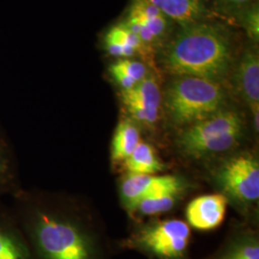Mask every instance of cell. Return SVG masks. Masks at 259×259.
Listing matches in <instances>:
<instances>
[{
	"label": "cell",
	"instance_id": "4fadbf2b",
	"mask_svg": "<svg viewBox=\"0 0 259 259\" xmlns=\"http://www.w3.org/2000/svg\"><path fill=\"white\" fill-rule=\"evenodd\" d=\"M172 22L185 26L203 21L207 10L203 0H147Z\"/></svg>",
	"mask_w": 259,
	"mask_h": 259
},
{
	"label": "cell",
	"instance_id": "30bf717a",
	"mask_svg": "<svg viewBox=\"0 0 259 259\" xmlns=\"http://www.w3.org/2000/svg\"><path fill=\"white\" fill-rule=\"evenodd\" d=\"M233 84L241 98L250 107L253 127L259 130V56L254 47L247 48L234 65Z\"/></svg>",
	"mask_w": 259,
	"mask_h": 259
},
{
	"label": "cell",
	"instance_id": "7402d4cb",
	"mask_svg": "<svg viewBox=\"0 0 259 259\" xmlns=\"http://www.w3.org/2000/svg\"><path fill=\"white\" fill-rule=\"evenodd\" d=\"M1 170H2V167H1V160H0V173H1Z\"/></svg>",
	"mask_w": 259,
	"mask_h": 259
},
{
	"label": "cell",
	"instance_id": "7a4b0ae2",
	"mask_svg": "<svg viewBox=\"0 0 259 259\" xmlns=\"http://www.w3.org/2000/svg\"><path fill=\"white\" fill-rule=\"evenodd\" d=\"M162 102L169 120L185 128L226 109L222 83L191 76H175L167 84Z\"/></svg>",
	"mask_w": 259,
	"mask_h": 259
},
{
	"label": "cell",
	"instance_id": "9a60e30c",
	"mask_svg": "<svg viewBox=\"0 0 259 259\" xmlns=\"http://www.w3.org/2000/svg\"><path fill=\"white\" fill-rule=\"evenodd\" d=\"M146 63L139 59H117L109 66L112 80L120 87L121 91L133 89L150 75Z\"/></svg>",
	"mask_w": 259,
	"mask_h": 259
},
{
	"label": "cell",
	"instance_id": "5b68a950",
	"mask_svg": "<svg viewBox=\"0 0 259 259\" xmlns=\"http://www.w3.org/2000/svg\"><path fill=\"white\" fill-rule=\"evenodd\" d=\"M190 239L188 224L182 220H165L149 225L139 231L136 242L139 247L160 259H180Z\"/></svg>",
	"mask_w": 259,
	"mask_h": 259
},
{
	"label": "cell",
	"instance_id": "5bb4252c",
	"mask_svg": "<svg viewBox=\"0 0 259 259\" xmlns=\"http://www.w3.org/2000/svg\"><path fill=\"white\" fill-rule=\"evenodd\" d=\"M140 141V131L137 123L130 118H124L118 123L112 136L111 159L114 162H123L132 155Z\"/></svg>",
	"mask_w": 259,
	"mask_h": 259
},
{
	"label": "cell",
	"instance_id": "52a82bcc",
	"mask_svg": "<svg viewBox=\"0 0 259 259\" xmlns=\"http://www.w3.org/2000/svg\"><path fill=\"white\" fill-rule=\"evenodd\" d=\"M218 182L226 193L244 204L257 202L259 198V163L252 156L244 154L230 158L218 173Z\"/></svg>",
	"mask_w": 259,
	"mask_h": 259
},
{
	"label": "cell",
	"instance_id": "9c48e42d",
	"mask_svg": "<svg viewBox=\"0 0 259 259\" xmlns=\"http://www.w3.org/2000/svg\"><path fill=\"white\" fill-rule=\"evenodd\" d=\"M185 188V183L180 177L127 174L121 182V199L127 209L131 210L139 201L146 197L166 192L181 194Z\"/></svg>",
	"mask_w": 259,
	"mask_h": 259
},
{
	"label": "cell",
	"instance_id": "3957f363",
	"mask_svg": "<svg viewBox=\"0 0 259 259\" xmlns=\"http://www.w3.org/2000/svg\"><path fill=\"white\" fill-rule=\"evenodd\" d=\"M244 121L238 111L224 109L183 130L178 139L180 150L188 157H203L227 152L243 136Z\"/></svg>",
	"mask_w": 259,
	"mask_h": 259
},
{
	"label": "cell",
	"instance_id": "8fae6325",
	"mask_svg": "<svg viewBox=\"0 0 259 259\" xmlns=\"http://www.w3.org/2000/svg\"><path fill=\"white\" fill-rule=\"evenodd\" d=\"M103 47L109 55L116 59H139L149 66H153L155 63V56L149 52L139 37L123 21L105 34Z\"/></svg>",
	"mask_w": 259,
	"mask_h": 259
},
{
	"label": "cell",
	"instance_id": "8992f818",
	"mask_svg": "<svg viewBox=\"0 0 259 259\" xmlns=\"http://www.w3.org/2000/svg\"><path fill=\"white\" fill-rule=\"evenodd\" d=\"M123 22L155 57L172 35L173 22L147 0H133Z\"/></svg>",
	"mask_w": 259,
	"mask_h": 259
},
{
	"label": "cell",
	"instance_id": "ffe728a7",
	"mask_svg": "<svg viewBox=\"0 0 259 259\" xmlns=\"http://www.w3.org/2000/svg\"><path fill=\"white\" fill-rule=\"evenodd\" d=\"M0 259H24L19 247L0 232Z\"/></svg>",
	"mask_w": 259,
	"mask_h": 259
},
{
	"label": "cell",
	"instance_id": "ba28073f",
	"mask_svg": "<svg viewBox=\"0 0 259 259\" xmlns=\"http://www.w3.org/2000/svg\"><path fill=\"white\" fill-rule=\"evenodd\" d=\"M120 101L130 119L146 127L155 126L159 120L162 93L155 75L127 91H121Z\"/></svg>",
	"mask_w": 259,
	"mask_h": 259
},
{
	"label": "cell",
	"instance_id": "ac0fdd59",
	"mask_svg": "<svg viewBox=\"0 0 259 259\" xmlns=\"http://www.w3.org/2000/svg\"><path fill=\"white\" fill-rule=\"evenodd\" d=\"M222 259H259L258 241L245 237L234 242Z\"/></svg>",
	"mask_w": 259,
	"mask_h": 259
},
{
	"label": "cell",
	"instance_id": "6da1fadb",
	"mask_svg": "<svg viewBox=\"0 0 259 259\" xmlns=\"http://www.w3.org/2000/svg\"><path fill=\"white\" fill-rule=\"evenodd\" d=\"M157 61L174 77L191 76L222 83L234 62L232 35L222 25L205 20L180 26L158 51Z\"/></svg>",
	"mask_w": 259,
	"mask_h": 259
},
{
	"label": "cell",
	"instance_id": "277c9868",
	"mask_svg": "<svg viewBox=\"0 0 259 259\" xmlns=\"http://www.w3.org/2000/svg\"><path fill=\"white\" fill-rule=\"evenodd\" d=\"M37 238L47 259H94L91 242L72 223L41 215Z\"/></svg>",
	"mask_w": 259,
	"mask_h": 259
},
{
	"label": "cell",
	"instance_id": "7c38bea8",
	"mask_svg": "<svg viewBox=\"0 0 259 259\" xmlns=\"http://www.w3.org/2000/svg\"><path fill=\"white\" fill-rule=\"evenodd\" d=\"M228 200L223 194L203 195L193 199L186 207L187 222L200 231H211L222 224Z\"/></svg>",
	"mask_w": 259,
	"mask_h": 259
},
{
	"label": "cell",
	"instance_id": "e0dca14e",
	"mask_svg": "<svg viewBox=\"0 0 259 259\" xmlns=\"http://www.w3.org/2000/svg\"><path fill=\"white\" fill-rule=\"evenodd\" d=\"M179 195L180 193L166 192L146 197L135 204L131 211L148 216L167 212L174 207Z\"/></svg>",
	"mask_w": 259,
	"mask_h": 259
},
{
	"label": "cell",
	"instance_id": "2e32d148",
	"mask_svg": "<svg viewBox=\"0 0 259 259\" xmlns=\"http://www.w3.org/2000/svg\"><path fill=\"white\" fill-rule=\"evenodd\" d=\"M128 174L157 175L164 169L154 148L146 142L140 141L137 148L123 161Z\"/></svg>",
	"mask_w": 259,
	"mask_h": 259
},
{
	"label": "cell",
	"instance_id": "d6986e66",
	"mask_svg": "<svg viewBox=\"0 0 259 259\" xmlns=\"http://www.w3.org/2000/svg\"><path fill=\"white\" fill-rule=\"evenodd\" d=\"M241 23L253 42L259 38V10L257 4H253L243 10Z\"/></svg>",
	"mask_w": 259,
	"mask_h": 259
},
{
	"label": "cell",
	"instance_id": "44dd1931",
	"mask_svg": "<svg viewBox=\"0 0 259 259\" xmlns=\"http://www.w3.org/2000/svg\"><path fill=\"white\" fill-rule=\"evenodd\" d=\"M225 4L231 6V7H235V8H247L249 6H251L255 4L257 0H221Z\"/></svg>",
	"mask_w": 259,
	"mask_h": 259
}]
</instances>
